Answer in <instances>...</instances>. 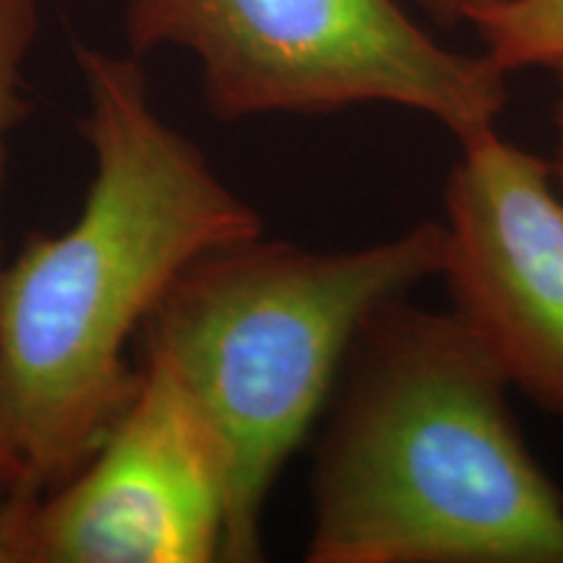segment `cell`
I'll return each mask as SVG.
<instances>
[{
  "mask_svg": "<svg viewBox=\"0 0 563 563\" xmlns=\"http://www.w3.org/2000/svg\"><path fill=\"white\" fill-rule=\"evenodd\" d=\"M504 74L551 68L563 58V0H511L470 21Z\"/></svg>",
  "mask_w": 563,
  "mask_h": 563,
  "instance_id": "cell-7",
  "label": "cell"
},
{
  "mask_svg": "<svg viewBox=\"0 0 563 563\" xmlns=\"http://www.w3.org/2000/svg\"><path fill=\"white\" fill-rule=\"evenodd\" d=\"M40 32V0H0V191L9 167L11 133L30 118L26 60ZM0 245V269H3Z\"/></svg>",
  "mask_w": 563,
  "mask_h": 563,
  "instance_id": "cell-8",
  "label": "cell"
},
{
  "mask_svg": "<svg viewBox=\"0 0 563 563\" xmlns=\"http://www.w3.org/2000/svg\"><path fill=\"white\" fill-rule=\"evenodd\" d=\"M439 277L452 311L534 405L563 418V191L551 159L488 129L449 173Z\"/></svg>",
  "mask_w": 563,
  "mask_h": 563,
  "instance_id": "cell-6",
  "label": "cell"
},
{
  "mask_svg": "<svg viewBox=\"0 0 563 563\" xmlns=\"http://www.w3.org/2000/svg\"><path fill=\"white\" fill-rule=\"evenodd\" d=\"M509 389L452 308L384 302L329 399L306 561L563 563V493Z\"/></svg>",
  "mask_w": 563,
  "mask_h": 563,
  "instance_id": "cell-2",
  "label": "cell"
},
{
  "mask_svg": "<svg viewBox=\"0 0 563 563\" xmlns=\"http://www.w3.org/2000/svg\"><path fill=\"white\" fill-rule=\"evenodd\" d=\"M553 76H555V87H559V97H555L553 104V129H555V152H553V173H555V183L563 191V58L551 66Z\"/></svg>",
  "mask_w": 563,
  "mask_h": 563,
  "instance_id": "cell-10",
  "label": "cell"
},
{
  "mask_svg": "<svg viewBox=\"0 0 563 563\" xmlns=\"http://www.w3.org/2000/svg\"><path fill=\"white\" fill-rule=\"evenodd\" d=\"M74 58L87 196L66 230L32 232L0 269V431L24 493L74 475L129 407L139 365L125 352L167 287L264 235L262 214L154 108L141 58L87 42Z\"/></svg>",
  "mask_w": 563,
  "mask_h": 563,
  "instance_id": "cell-1",
  "label": "cell"
},
{
  "mask_svg": "<svg viewBox=\"0 0 563 563\" xmlns=\"http://www.w3.org/2000/svg\"><path fill=\"white\" fill-rule=\"evenodd\" d=\"M129 407L45 493L5 498V563H203L224 545L214 441L165 365L139 357Z\"/></svg>",
  "mask_w": 563,
  "mask_h": 563,
  "instance_id": "cell-5",
  "label": "cell"
},
{
  "mask_svg": "<svg viewBox=\"0 0 563 563\" xmlns=\"http://www.w3.org/2000/svg\"><path fill=\"white\" fill-rule=\"evenodd\" d=\"M420 11H426L435 24L456 26L470 24L481 13L511 3V0H412Z\"/></svg>",
  "mask_w": 563,
  "mask_h": 563,
  "instance_id": "cell-9",
  "label": "cell"
},
{
  "mask_svg": "<svg viewBox=\"0 0 563 563\" xmlns=\"http://www.w3.org/2000/svg\"><path fill=\"white\" fill-rule=\"evenodd\" d=\"M16 490H21V467L3 431H0V498Z\"/></svg>",
  "mask_w": 563,
  "mask_h": 563,
  "instance_id": "cell-11",
  "label": "cell"
},
{
  "mask_svg": "<svg viewBox=\"0 0 563 563\" xmlns=\"http://www.w3.org/2000/svg\"><path fill=\"white\" fill-rule=\"evenodd\" d=\"M123 37L141 60L191 53L203 104L224 123L394 104L460 144L496 129L509 102V74L443 47L397 0H125Z\"/></svg>",
  "mask_w": 563,
  "mask_h": 563,
  "instance_id": "cell-4",
  "label": "cell"
},
{
  "mask_svg": "<svg viewBox=\"0 0 563 563\" xmlns=\"http://www.w3.org/2000/svg\"><path fill=\"white\" fill-rule=\"evenodd\" d=\"M443 222L347 251L224 245L167 287L136 336L191 399L224 473L222 561L264 559L266 498L329 405L363 323L439 277Z\"/></svg>",
  "mask_w": 563,
  "mask_h": 563,
  "instance_id": "cell-3",
  "label": "cell"
}]
</instances>
